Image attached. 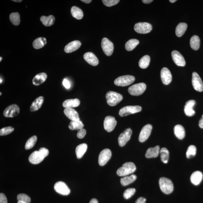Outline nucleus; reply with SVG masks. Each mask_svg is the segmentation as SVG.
<instances>
[{
    "mask_svg": "<svg viewBox=\"0 0 203 203\" xmlns=\"http://www.w3.org/2000/svg\"><path fill=\"white\" fill-rule=\"evenodd\" d=\"M136 169V167L134 163L132 162H126L117 170V174L120 177H125L133 174Z\"/></svg>",
    "mask_w": 203,
    "mask_h": 203,
    "instance_id": "obj_1",
    "label": "nucleus"
},
{
    "mask_svg": "<svg viewBox=\"0 0 203 203\" xmlns=\"http://www.w3.org/2000/svg\"><path fill=\"white\" fill-rule=\"evenodd\" d=\"M159 184L160 189L163 193L168 195L173 191V183L171 180L165 177L160 178Z\"/></svg>",
    "mask_w": 203,
    "mask_h": 203,
    "instance_id": "obj_2",
    "label": "nucleus"
},
{
    "mask_svg": "<svg viewBox=\"0 0 203 203\" xmlns=\"http://www.w3.org/2000/svg\"><path fill=\"white\" fill-rule=\"evenodd\" d=\"M107 103L110 106H115L122 100L123 97L118 92L110 91L106 95Z\"/></svg>",
    "mask_w": 203,
    "mask_h": 203,
    "instance_id": "obj_3",
    "label": "nucleus"
},
{
    "mask_svg": "<svg viewBox=\"0 0 203 203\" xmlns=\"http://www.w3.org/2000/svg\"><path fill=\"white\" fill-rule=\"evenodd\" d=\"M135 80L134 76L126 75L121 76L117 78L115 80L114 83L117 86H127L134 82Z\"/></svg>",
    "mask_w": 203,
    "mask_h": 203,
    "instance_id": "obj_4",
    "label": "nucleus"
},
{
    "mask_svg": "<svg viewBox=\"0 0 203 203\" xmlns=\"http://www.w3.org/2000/svg\"><path fill=\"white\" fill-rule=\"evenodd\" d=\"M146 88H147V85L145 83H139L130 87L128 88V91L132 95L139 96L143 93Z\"/></svg>",
    "mask_w": 203,
    "mask_h": 203,
    "instance_id": "obj_5",
    "label": "nucleus"
},
{
    "mask_svg": "<svg viewBox=\"0 0 203 203\" xmlns=\"http://www.w3.org/2000/svg\"><path fill=\"white\" fill-rule=\"evenodd\" d=\"M142 107L140 106H127L121 108L119 112V115L121 117L138 113L141 111Z\"/></svg>",
    "mask_w": 203,
    "mask_h": 203,
    "instance_id": "obj_6",
    "label": "nucleus"
},
{
    "mask_svg": "<svg viewBox=\"0 0 203 203\" xmlns=\"http://www.w3.org/2000/svg\"><path fill=\"white\" fill-rule=\"evenodd\" d=\"M152 26L147 22H139L135 25L134 29L139 34H147L152 31Z\"/></svg>",
    "mask_w": 203,
    "mask_h": 203,
    "instance_id": "obj_7",
    "label": "nucleus"
},
{
    "mask_svg": "<svg viewBox=\"0 0 203 203\" xmlns=\"http://www.w3.org/2000/svg\"><path fill=\"white\" fill-rule=\"evenodd\" d=\"M101 47L106 56H111L114 51V44L107 38H104L101 42Z\"/></svg>",
    "mask_w": 203,
    "mask_h": 203,
    "instance_id": "obj_8",
    "label": "nucleus"
},
{
    "mask_svg": "<svg viewBox=\"0 0 203 203\" xmlns=\"http://www.w3.org/2000/svg\"><path fill=\"white\" fill-rule=\"evenodd\" d=\"M112 153L111 150L108 149H104L100 153L98 162L101 166L106 165L111 157Z\"/></svg>",
    "mask_w": 203,
    "mask_h": 203,
    "instance_id": "obj_9",
    "label": "nucleus"
},
{
    "mask_svg": "<svg viewBox=\"0 0 203 203\" xmlns=\"http://www.w3.org/2000/svg\"><path fill=\"white\" fill-rule=\"evenodd\" d=\"M55 191L63 195H68L70 193V190L67 185L62 181H59L54 186Z\"/></svg>",
    "mask_w": 203,
    "mask_h": 203,
    "instance_id": "obj_10",
    "label": "nucleus"
},
{
    "mask_svg": "<svg viewBox=\"0 0 203 203\" xmlns=\"http://www.w3.org/2000/svg\"><path fill=\"white\" fill-rule=\"evenodd\" d=\"M132 133V131L131 128H128L121 133L118 138V142L119 146L123 147L127 143L131 138Z\"/></svg>",
    "mask_w": 203,
    "mask_h": 203,
    "instance_id": "obj_11",
    "label": "nucleus"
},
{
    "mask_svg": "<svg viewBox=\"0 0 203 203\" xmlns=\"http://www.w3.org/2000/svg\"><path fill=\"white\" fill-rule=\"evenodd\" d=\"M192 83L193 88L199 92L203 91V83L200 76L197 73L194 72L192 74Z\"/></svg>",
    "mask_w": 203,
    "mask_h": 203,
    "instance_id": "obj_12",
    "label": "nucleus"
},
{
    "mask_svg": "<svg viewBox=\"0 0 203 203\" xmlns=\"http://www.w3.org/2000/svg\"><path fill=\"white\" fill-rule=\"evenodd\" d=\"M104 124L105 129L108 132H111L116 126L117 121L114 117L106 116L105 119Z\"/></svg>",
    "mask_w": 203,
    "mask_h": 203,
    "instance_id": "obj_13",
    "label": "nucleus"
},
{
    "mask_svg": "<svg viewBox=\"0 0 203 203\" xmlns=\"http://www.w3.org/2000/svg\"><path fill=\"white\" fill-rule=\"evenodd\" d=\"M152 129V126L151 124H147L142 128L139 136V140L140 142L142 143L147 139L150 136Z\"/></svg>",
    "mask_w": 203,
    "mask_h": 203,
    "instance_id": "obj_14",
    "label": "nucleus"
},
{
    "mask_svg": "<svg viewBox=\"0 0 203 203\" xmlns=\"http://www.w3.org/2000/svg\"><path fill=\"white\" fill-rule=\"evenodd\" d=\"M20 112L19 107L16 104H12L4 110L3 115L7 117H13L18 115Z\"/></svg>",
    "mask_w": 203,
    "mask_h": 203,
    "instance_id": "obj_15",
    "label": "nucleus"
},
{
    "mask_svg": "<svg viewBox=\"0 0 203 203\" xmlns=\"http://www.w3.org/2000/svg\"><path fill=\"white\" fill-rule=\"evenodd\" d=\"M173 60L176 65L179 66L183 67L186 65V61L181 53L177 51H174L172 52Z\"/></svg>",
    "mask_w": 203,
    "mask_h": 203,
    "instance_id": "obj_16",
    "label": "nucleus"
},
{
    "mask_svg": "<svg viewBox=\"0 0 203 203\" xmlns=\"http://www.w3.org/2000/svg\"><path fill=\"white\" fill-rule=\"evenodd\" d=\"M161 78L162 82L165 85H168L172 80L171 73L168 69L164 67L161 71Z\"/></svg>",
    "mask_w": 203,
    "mask_h": 203,
    "instance_id": "obj_17",
    "label": "nucleus"
},
{
    "mask_svg": "<svg viewBox=\"0 0 203 203\" xmlns=\"http://www.w3.org/2000/svg\"><path fill=\"white\" fill-rule=\"evenodd\" d=\"M44 158L39 151H35L30 155L29 160L31 163L36 165L43 161Z\"/></svg>",
    "mask_w": 203,
    "mask_h": 203,
    "instance_id": "obj_18",
    "label": "nucleus"
},
{
    "mask_svg": "<svg viewBox=\"0 0 203 203\" xmlns=\"http://www.w3.org/2000/svg\"><path fill=\"white\" fill-rule=\"evenodd\" d=\"M83 58L90 65L92 66H97L99 64V60L95 55L91 52L85 53Z\"/></svg>",
    "mask_w": 203,
    "mask_h": 203,
    "instance_id": "obj_19",
    "label": "nucleus"
},
{
    "mask_svg": "<svg viewBox=\"0 0 203 203\" xmlns=\"http://www.w3.org/2000/svg\"><path fill=\"white\" fill-rule=\"evenodd\" d=\"M195 101L191 100L187 102L184 106V113L188 116H192L195 115V112L193 110V107L195 104Z\"/></svg>",
    "mask_w": 203,
    "mask_h": 203,
    "instance_id": "obj_20",
    "label": "nucleus"
},
{
    "mask_svg": "<svg viewBox=\"0 0 203 203\" xmlns=\"http://www.w3.org/2000/svg\"><path fill=\"white\" fill-rule=\"evenodd\" d=\"M81 45L79 41L75 40L71 42L65 46V51L67 53H70L75 51L79 48Z\"/></svg>",
    "mask_w": 203,
    "mask_h": 203,
    "instance_id": "obj_21",
    "label": "nucleus"
},
{
    "mask_svg": "<svg viewBox=\"0 0 203 203\" xmlns=\"http://www.w3.org/2000/svg\"><path fill=\"white\" fill-rule=\"evenodd\" d=\"M64 113L68 118L72 121L80 120L77 112L72 108H66L64 110Z\"/></svg>",
    "mask_w": 203,
    "mask_h": 203,
    "instance_id": "obj_22",
    "label": "nucleus"
},
{
    "mask_svg": "<svg viewBox=\"0 0 203 203\" xmlns=\"http://www.w3.org/2000/svg\"><path fill=\"white\" fill-rule=\"evenodd\" d=\"M160 152V147L159 146H156L154 147L149 148L146 153V157L147 158L157 157Z\"/></svg>",
    "mask_w": 203,
    "mask_h": 203,
    "instance_id": "obj_23",
    "label": "nucleus"
},
{
    "mask_svg": "<svg viewBox=\"0 0 203 203\" xmlns=\"http://www.w3.org/2000/svg\"><path fill=\"white\" fill-rule=\"evenodd\" d=\"M203 178V174L199 171H196L192 174L190 177V180L192 184L197 186L202 181Z\"/></svg>",
    "mask_w": 203,
    "mask_h": 203,
    "instance_id": "obj_24",
    "label": "nucleus"
},
{
    "mask_svg": "<svg viewBox=\"0 0 203 203\" xmlns=\"http://www.w3.org/2000/svg\"><path fill=\"white\" fill-rule=\"evenodd\" d=\"M47 78V74L44 73H41L35 76L33 80V84L39 85L43 83Z\"/></svg>",
    "mask_w": 203,
    "mask_h": 203,
    "instance_id": "obj_25",
    "label": "nucleus"
},
{
    "mask_svg": "<svg viewBox=\"0 0 203 203\" xmlns=\"http://www.w3.org/2000/svg\"><path fill=\"white\" fill-rule=\"evenodd\" d=\"M44 100V98L43 97H40L37 98L32 103L30 107L31 111H35L40 109L43 103Z\"/></svg>",
    "mask_w": 203,
    "mask_h": 203,
    "instance_id": "obj_26",
    "label": "nucleus"
},
{
    "mask_svg": "<svg viewBox=\"0 0 203 203\" xmlns=\"http://www.w3.org/2000/svg\"><path fill=\"white\" fill-rule=\"evenodd\" d=\"M80 104V101L78 99H69L64 101L63 106L65 108H72L78 106Z\"/></svg>",
    "mask_w": 203,
    "mask_h": 203,
    "instance_id": "obj_27",
    "label": "nucleus"
},
{
    "mask_svg": "<svg viewBox=\"0 0 203 203\" xmlns=\"http://www.w3.org/2000/svg\"><path fill=\"white\" fill-rule=\"evenodd\" d=\"M174 134L179 139H183L185 136L184 128L180 124H177L174 128Z\"/></svg>",
    "mask_w": 203,
    "mask_h": 203,
    "instance_id": "obj_28",
    "label": "nucleus"
},
{
    "mask_svg": "<svg viewBox=\"0 0 203 203\" xmlns=\"http://www.w3.org/2000/svg\"><path fill=\"white\" fill-rule=\"evenodd\" d=\"M87 149V145L86 144L82 143L77 146L76 148L75 152L76 157L78 159H80L83 157Z\"/></svg>",
    "mask_w": 203,
    "mask_h": 203,
    "instance_id": "obj_29",
    "label": "nucleus"
},
{
    "mask_svg": "<svg viewBox=\"0 0 203 203\" xmlns=\"http://www.w3.org/2000/svg\"><path fill=\"white\" fill-rule=\"evenodd\" d=\"M187 25L185 23H180L178 25L176 28L175 33L178 37H181L186 32Z\"/></svg>",
    "mask_w": 203,
    "mask_h": 203,
    "instance_id": "obj_30",
    "label": "nucleus"
},
{
    "mask_svg": "<svg viewBox=\"0 0 203 203\" xmlns=\"http://www.w3.org/2000/svg\"><path fill=\"white\" fill-rule=\"evenodd\" d=\"M137 179V176L135 174H132L129 176H125L120 179V183L123 186H126L131 184Z\"/></svg>",
    "mask_w": 203,
    "mask_h": 203,
    "instance_id": "obj_31",
    "label": "nucleus"
},
{
    "mask_svg": "<svg viewBox=\"0 0 203 203\" xmlns=\"http://www.w3.org/2000/svg\"><path fill=\"white\" fill-rule=\"evenodd\" d=\"M40 21L44 25L46 26H50L54 24L55 18L52 15H50L47 17L42 16L40 18Z\"/></svg>",
    "mask_w": 203,
    "mask_h": 203,
    "instance_id": "obj_32",
    "label": "nucleus"
},
{
    "mask_svg": "<svg viewBox=\"0 0 203 203\" xmlns=\"http://www.w3.org/2000/svg\"><path fill=\"white\" fill-rule=\"evenodd\" d=\"M47 43V40L44 37H39L34 41L33 46L35 49H38L42 48Z\"/></svg>",
    "mask_w": 203,
    "mask_h": 203,
    "instance_id": "obj_33",
    "label": "nucleus"
},
{
    "mask_svg": "<svg viewBox=\"0 0 203 203\" xmlns=\"http://www.w3.org/2000/svg\"><path fill=\"white\" fill-rule=\"evenodd\" d=\"M71 12L73 16L78 20L81 19L83 17V11L77 7H73L71 9Z\"/></svg>",
    "mask_w": 203,
    "mask_h": 203,
    "instance_id": "obj_34",
    "label": "nucleus"
},
{
    "mask_svg": "<svg viewBox=\"0 0 203 203\" xmlns=\"http://www.w3.org/2000/svg\"><path fill=\"white\" fill-rule=\"evenodd\" d=\"M190 45L192 49L194 50H197L200 47V40L197 35H194L190 39Z\"/></svg>",
    "mask_w": 203,
    "mask_h": 203,
    "instance_id": "obj_35",
    "label": "nucleus"
},
{
    "mask_svg": "<svg viewBox=\"0 0 203 203\" xmlns=\"http://www.w3.org/2000/svg\"><path fill=\"white\" fill-rule=\"evenodd\" d=\"M84 127V124L80 120L72 121L69 125V129L72 130H80Z\"/></svg>",
    "mask_w": 203,
    "mask_h": 203,
    "instance_id": "obj_36",
    "label": "nucleus"
},
{
    "mask_svg": "<svg viewBox=\"0 0 203 203\" xmlns=\"http://www.w3.org/2000/svg\"><path fill=\"white\" fill-rule=\"evenodd\" d=\"M139 43V42L137 39H131L126 43L125 45V49L128 51H132L138 45Z\"/></svg>",
    "mask_w": 203,
    "mask_h": 203,
    "instance_id": "obj_37",
    "label": "nucleus"
},
{
    "mask_svg": "<svg viewBox=\"0 0 203 203\" xmlns=\"http://www.w3.org/2000/svg\"><path fill=\"white\" fill-rule=\"evenodd\" d=\"M150 62V56L148 55H146L140 59L139 61V65L141 68L145 69L148 67Z\"/></svg>",
    "mask_w": 203,
    "mask_h": 203,
    "instance_id": "obj_38",
    "label": "nucleus"
},
{
    "mask_svg": "<svg viewBox=\"0 0 203 203\" xmlns=\"http://www.w3.org/2000/svg\"><path fill=\"white\" fill-rule=\"evenodd\" d=\"M160 157L163 163H168L169 159V153L168 149L165 147L162 148L160 150Z\"/></svg>",
    "mask_w": 203,
    "mask_h": 203,
    "instance_id": "obj_39",
    "label": "nucleus"
},
{
    "mask_svg": "<svg viewBox=\"0 0 203 203\" xmlns=\"http://www.w3.org/2000/svg\"><path fill=\"white\" fill-rule=\"evenodd\" d=\"M10 20L12 24L15 26H18L20 24V16L18 12H13L10 14Z\"/></svg>",
    "mask_w": 203,
    "mask_h": 203,
    "instance_id": "obj_40",
    "label": "nucleus"
},
{
    "mask_svg": "<svg viewBox=\"0 0 203 203\" xmlns=\"http://www.w3.org/2000/svg\"><path fill=\"white\" fill-rule=\"evenodd\" d=\"M37 137L35 135L30 138L27 141L25 146V148L26 150H28L33 148L35 146L37 141Z\"/></svg>",
    "mask_w": 203,
    "mask_h": 203,
    "instance_id": "obj_41",
    "label": "nucleus"
},
{
    "mask_svg": "<svg viewBox=\"0 0 203 203\" xmlns=\"http://www.w3.org/2000/svg\"><path fill=\"white\" fill-rule=\"evenodd\" d=\"M196 148L195 146L190 145L188 148L186 152V156L188 158H191L194 157L196 154Z\"/></svg>",
    "mask_w": 203,
    "mask_h": 203,
    "instance_id": "obj_42",
    "label": "nucleus"
},
{
    "mask_svg": "<svg viewBox=\"0 0 203 203\" xmlns=\"http://www.w3.org/2000/svg\"><path fill=\"white\" fill-rule=\"evenodd\" d=\"M18 201H22L26 203H29L31 202V198L27 195L25 194H20L17 195Z\"/></svg>",
    "mask_w": 203,
    "mask_h": 203,
    "instance_id": "obj_43",
    "label": "nucleus"
},
{
    "mask_svg": "<svg viewBox=\"0 0 203 203\" xmlns=\"http://www.w3.org/2000/svg\"><path fill=\"white\" fill-rule=\"evenodd\" d=\"M135 189L134 188H129L125 190L124 193V197L126 199H129L134 195Z\"/></svg>",
    "mask_w": 203,
    "mask_h": 203,
    "instance_id": "obj_44",
    "label": "nucleus"
},
{
    "mask_svg": "<svg viewBox=\"0 0 203 203\" xmlns=\"http://www.w3.org/2000/svg\"><path fill=\"white\" fill-rule=\"evenodd\" d=\"M14 130V128L11 126L3 128L0 130V135L1 136H3L8 135L12 132Z\"/></svg>",
    "mask_w": 203,
    "mask_h": 203,
    "instance_id": "obj_45",
    "label": "nucleus"
},
{
    "mask_svg": "<svg viewBox=\"0 0 203 203\" xmlns=\"http://www.w3.org/2000/svg\"><path fill=\"white\" fill-rule=\"evenodd\" d=\"M119 0H102V2L106 7H111L118 4Z\"/></svg>",
    "mask_w": 203,
    "mask_h": 203,
    "instance_id": "obj_46",
    "label": "nucleus"
},
{
    "mask_svg": "<svg viewBox=\"0 0 203 203\" xmlns=\"http://www.w3.org/2000/svg\"><path fill=\"white\" fill-rule=\"evenodd\" d=\"M86 134V131L84 129H81L78 131L77 136L78 138H83L85 137Z\"/></svg>",
    "mask_w": 203,
    "mask_h": 203,
    "instance_id": "obj_47",
    "label": "nucleus"
},
{
    "mask_svg": "<svg viewBox=\"0 0 203 203\" xmlns=\"http://www.w3.org/2000/svg\"><path fill=\"white\" fill-rule=\"evenodd\" d=\"M38 151L44 157H46L49 154V151L47 149L45 148H41Z\"/></svg>",
    "mask_w": 203,
    "mask_h": 203,
    "instance_id": "obj_48",
    "label": "nucleus"
},
{
    "mask_svg": "<svg viewBox=\"0 0 203 203\" xmlns=\"http://www.w3.org/2000/svg\"><path fill=\"white\" fill-rule=\"evenodd\" d=\"M0 203H7V200L4 194H0Z\"/></svg>",
    "mask_w": 203,
    "mask_h": 203,
    "instance_id": "obj_49",
    "label": "nucleus"
},
{
    "mask_svg": "<svg viewBox=\"0 0 203 203\" xmlns=\"http://www.w3.org/2000/svg\"><path fill=\"white\" fill-rule=\"evenodd\" d=\"M63 84L64 86L66 89H69L70 87V83L69 80L67 79H65L63 80Z\"/></svg>",
    "mask_w": 203,
    "mask_h": 203,
    "instance_id": "obj_50",
    "label": "nucleus"
},
{
    "mask_svg": "<svg viewBox=\"0 0 203 203\" xmlns=\"http://www.w3.org/2000/svg\"><path fill=\"white\" fill-rule=\"evenodd\" d=\"M146 199L143 197H140L137 199L135 203H145Z\"/></svg>",
    "mask_w": 203,
    "mask_h": 203,
    "instance_id": "obj_51",
    "label": "nucleus"
},
{
    "mask_svg": "<svg viewBox=\"0 0 203 203\" xmlns=\"http://www.w3.org/2000/svg\"><path fill=\"white\" fill-rule=\"evenodd\" d=\"M199 127L203 129V115H202V118L199 120Z\"/></svg>",
    "mask_w": 203,
    "mask_h": 203,
    "instance_id": "obj_52",
    "label": "nucleus"
},
{
    "mask_svg": "<svg viewBox=\"0 0 203 203\" xmlns=\"http://www.w3.org/2000/svg\"><path fill=\"white\" fill-rule=\"evenodd\" d=\"M153 1V0H143L142 1L143 2L146 3V4H149V3L152 2Z\"/></svg>",
    "mask_w": 203,
    "mask_h": 203,
    "instance_id": "obj_53",
    "label": "nucleus"
},
{
    "mask_svg": "<svg viewBox=\"0 0 203 203\" xmlns=\"http://www.w3.org/2000/svg\"><path fill=\"white\" fill-rule=\"evenodd\" d=\"M89 203H98V202L97 199L93 198L91 200Z\"/></svg>",
    "mask_w": 203,
    "mask_h": 203,
    "instance_id": "obj_54",
    "label": "nucleus"
},
{
    "mask_svg": "<svg viewBox=\"0 0 203 203\" xmlns=\"http://www.w3.org/2000/svg\"><path fill=\"white\" fill-rule=\"evenodd\" d=\"M81 1L83 2L86 3H89L91 2L92 1V0H81Z\"/></svg>",
    "mask_w": 203,
    "mask_h": 203,
    "instance_id": "obj_55",
    "label": "nucleus"
},
{
    "mask_svg": "<svg viewBox=\"0 0 203 203\" xmlns=\"http://www.w3.org/2000/svg\"><path fill=\"white\" fill-rule=\"evenodd\" d=\"M12 1L15 2H22V0H21V1L20 0H18H18H17H17H14V1Z\"/></svg>",
    "mask_w": 203,
    "mask_h": 203,
    "instance_id": "obj_56",
    "label": "nucleus"
},
{
    "mask_svg": "<svg viewBox=\"0 0 203 203\" xmlns=\"http://www.w3.org/2000/svg\"><path fill=\"white\" fill-rule=\"evenodd\" d=\"M169 1H170V2L171 3H174L175 2L177 1V0H170Z\"/></svg>",
    "mask_w": 203,
    "mask_h": 203,
    "instance_id": "obj_57",
    "label": "nucleus"
},
{
    "mask_svg": "<svg viewBox=\"0 0 203 203\" xmlns=\"http://www.w3.org/2000/svg\"><path fill=\"white\" fill-rule=\"evenodd\" d=\"M17 203H26L22 202V201H18Z\"/></svg>",
    "mask_w": 203,
    "mask_h": 203,
    "instance_id": "obj_58",
    "label": "nucleus"
},
{
    "mask_svg": "<svg viewBox=\"0 0 203 203\" xmlns=\"http://www.w3.org/2000/svg\"><path fill=\"white\" fill-rule=\"evenodd\" d=\"M2 60V57H1V59H0V61H1Z\"/></svg>",
    "mask_w": 203,
    "mask_h": 203,
    "instance_id": "obj_59",
    "label": "nucleus"
},
{
    "mask_svg": "<svg viewBox=\"0 0 203 203\" xmlns=\"http://www.w3.org/2000/svg\"><path fill=\"white\" fill-rule=\"evenodd\" d=\"M2 79H1V83L2 82Z\"/></svg>",
    "mask_w": 203,
    "mask_h": 203,
    "instance_id": "obj_60",
    "label": "nucleus"
},
{
    "mask_svg": "<svg viewBox=\"0 0 203 203\" xmlns=\"http://www.w3.org/2000/svg\"></svg>",
    "mask_w": 203,
    "mask_h": 203,
    "instance_id": "obj_61",
    "label": "nucleus"
}]
</instances>
